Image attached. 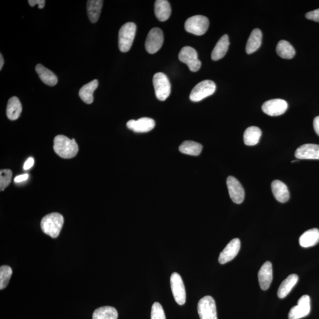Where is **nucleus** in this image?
<instances>
[{"mask_svg": "<svg viewBox=\"0 0 319 319\" xmlns=\"http://www.w3.org/2000/svg\"><path fill=\"white\" fill-rule=\"evenodd\" d=\"M155 94L158 99L164 101L169 97L171 92V85L166 75L161 72L156 73L153 80Z\"/></svg>", "mask_w": 319, "mask_h": 319, "instance_id": "423d86ee", "label": "nucleus"}, {"mask_svg": "<svg viewBox=\"0 0 319 319\" xmlns=\"http://www.w3.org/2000/svg\"><path fill=\"white\" fill-rule=\"evenodd\" d=\"M273 278V271L271 262H266L262 266L259 272V281L263 291L268 289Z\"/></svg>", "mask_w": 319, "mask_h": 319, "instance_id": "f3484780", "label": "nucleus"}, {"mask_svg": "<svg viewBox=\"0 0 319 319\" xmlns=\"http://www.w3.org/2000/svg\"><path fill=\"white\" fill-rule=\"evenodd\" d=\"M63 223L64 219L62 214L55 213L43 217L40 226L43 233L55 239L59 236Z\"/></svg>", "mask_w": 319, "mask_h": 319, "instance_id": "f03ea898", "label": "nucleus"}, {"mask_svg": "<svg viewBox=\"0 0 319 319\" xmlns=\"http://www.w3.org/2000/svg\"><path fill=\"white\" fill-rule=\"evenodd\" d=\"M311 306L310 298L308 295H304L300 298L297 305L292 307L289 313V319H300L308 316Z\"/></svg>", "mask_w": 319, "mask_h": 319, "instance_id": "9b49d317", "label": "nucleus"}, {"mask_svg": "<svg viewBox=\"0 0 319 319\" xmlns=\"http://www.w3.org/2000/svg\"><path fill=\"white\" fill-rule=\"evenodd\" d=\"M13 271L10 266H2L0 267V289L5 288L9 283Z\"/></svg>", "mask_w": 319, "mask_h": 319, "instance_id": "2f4dec72", "label": "nucleus"}, {"mask_svg": "<svg viewBox=\"0 0 319 319\" xmlns=\"http://www.w3.org/2000/svg\"><path fill=\"white\" fill-rule=\"evenodd\" d=\"M295 157L299 160H319V145L303 144L295 151Z\"/></svg>", "mask_w": 319, "mask_h": 319, "instance_id": "dca6fc26", "label": "nucleus"}, {"mask_svg": "<svg viewBox=\"0 0 319 319\" xmlns=\"http://www.w3.org/2000/svg\"><path fill=\"white\" fill-rule=\"evenodd\" d=\"M227 184L230 198L234 203L240 204L245 198V191L240 183L233 176H229Z\"/></svg>", "mask_w": 319, "mask_h": 319, "instance_id": "f8f14e48", "label": "nucleus"}, {"mask_svg": "<svg viewBox=\"0 0 319 319\" xmlns=\"http://www.w3.org/2000/svg\"><path fill=\"white\" fill-rule=\"evenodd\" d=\"M179 150L185 155L197 156L202 152V146L195 141H186L180 146Z\"/></svg>", "mask_w": 319, "mask_h": 319, "instance_id": "7c9ffc66", "label": "nucleus"}, {"mask_svg": "<svg viewBox=\"0 0 319 319\" xmlns=\"http://www.w3.org/2000/svg\"><path fill=\"white\" fill-rule=\"evenodd\" d=\"M34 163V161L33 158H28L27 160L25 162L23 168H24V169L26 170H28L29 169H30L31 167H33Z\"/></svg>", "mask_w": 319, "mask_h": 319, "instance_id": "e433bc0d", "label": "nucleus"}, {"mask_svg": "<svg viewBox=\"0 0 319 319\" xmlns=\"http://www.w3.org/2000/svg\"><path fill=\"white\" fill-rule=\"evenodd\" d=\"M151 319H166L163 307L159 303L156 302L153 304Z\"/></svg>", "mask_w": 319, "mask_h": 319, "instance_id": "72a5a7b5", "label": "nucleus"}, {"mask_svg": "<svg viewBox=\"0 0 319 319\" xmlns=\"http://www.w3.org/2000/svg\"><path fill=\"white\" fill-rule=\"evenodd\" d=\"M93 319H117L118 312L114 307H101L96 309L93 313Z\"/></svg>", "mask_w": 319, "mask_h": 319, "instance_id": "c756f323", "label": "nucleus"}, {"mask_svg": "<svg viewBox=\"0 0 319 319\" xmlns=\"http://www.w3.org/2000/svg\"><path fill=\"white\" fill-rule=\"evenodd\" d=\"M295 161H298V160H295L292 161V163H294Z\"/></svg>", "mask_w": 319, "mask_h": 319, "instance_id": "a19ab883", "label": "nucleus"}, {"mask_svg": "<svg viewBox=\"0 0 319 319\" xmlns=\"http://www.w3.org/2000/svg\"><path fill=\"white\" fill-rule=\"evenodd\" d=\"M271 189L275 198L278 202L286 203L289 201L290 193L288 187L283 182L275 180L272 182Z\"/></svg>", "mask_w": 319, "mask_h": 319, "instance_id": "a211bd4d", "label": "nucleus"}, {"mask_svg": "<svg viewBox=\"0 0 319 319\" xmlns=\"http://www.w3.org/2000/svg\"><path fill=\"white\" fill-rule=\"evenodd\" d=\"M28 2L31 7H34L36 4L39 5L40 9L44 8L46 2L45 0H28Z\"/></svg>", "mask_w": 319, "mask_h": 319, "instance_id": "c9c22d12", "label": "nucleus"}, {"mask_svg": "<svg viewBox=\"0 0 319 319\" xmlns=\"http://www.w3.org/2000/svg\"><path fill=\"white\" fill-rule=\"evenodd\" d=\"M288 108V104L285 100L274 99L266 101L263 104L262 110L269 116H279L285 113Z\"/></svg>", "mask_w": 319, "mask_h": 319, "instance_id": "ddd939ff", "label": "nucleus"}, {"mask_svg": "<svg viewBox=\"0 0 319 319\" xmlns=\"http://www.w3.org/2000/svg\"><path fill=\"white\" fill-rule=\"evenodd\" d=\"M198 311L201 319H217L215 301L210 295L199 300Z\"/></svg>", "mask_w": 319, "mask_h": 319, "instance_id": "6e6552de", "label": "nucleus"}, {"mask_svg": "<svg viewBox=\"0 0 319 319\" xmlns=\"http://www.w3.org/2000/svg\"><path fill=\"white\" fill-rule=\"evenodd\" d=\"M210 22L207 17L198 15L188 18L185 22L186 31L196 36H202L207 31Z\"/></svg>", "mask_w": 319, "mask_h": 319, "instance_id": "20e7f679", "label": "nucleus"}, {"mask_svg": "<svg viewBox=\"0 0 319 319\" xmlns=\"http://www.w3.org/2000/svg\"><path fill=\"white\" fill-rule=\"evenodd\" d=\"M240 241L239 239H235L226 246L223 250L220 252L219 257V262L221 265L227 263L233 260L239 251Z\"/></svg>", "mask_w": 319, "mask_h": 319, "instance_id": "4468645a", "label": "nucleus"}, {"mask_svg": "<svg viewBox=\"0 0 319 319\" xmlns=\"http://www.w3.org/2000/svg\"><path fill=\"white\" fill-rule=\"evenodd\" d=\"M215 83L211 80L202 81L194 87L190 94V100L193 102H199L210 97L216 91Z\"/></svg>", "mask_w": 319, "mask_h": 319, "instance_id": "39448f33", "label": "nucleus"}, {"mask_svg": "<svg viewBox=\"0 0 319 319\" xmlns=\"http://www.w3.org/2000/svg\"><path fill=\"white\" fill-rule=\"evenodd\" d=\"M36 71L39 75L40 80L46 85L51 86L56 85L57 83V78L53 72L43 66L42 64H38L36 66Z\"/></svg>", "mask_w": 319, "mask_h": 319, "instance_id": "393cba45", "label": "nucleus"}, {"mask_svg": "<svg viewBox=\"0 0 319 319\" xmlns=\"http://www.w3.org/2000/svg\"><path fill=\"white\" fill-rule=\"evenodd\" d=\"M319 242V230L313 228L304 233L300 237L299 243L303 248L315 246Z\"/></svg>", "mask_w": 319, "mask_h": 319, "instance_id": "412c9836", "label": "nucleus"}, {"mask_svg": "<svg viewBox=\"0 0 319 319\" xmlns=\"http://www.w3.org/2000/svg\"><path fill=\"white\" fill-rule=\"evenodd\" d=\"M277 53L281 58L286 59H291L295 54V49L291 43L286 40H280L278 42L276 48Z\"/></svg>", "mask_w": 319, "mask_h": 319, "instance_id": "c85d7f7f", "label": "nucleus"}, {"mask_svg": "<svg viewBox=\"0 0 319 319\" xmlns=\"http://www.w3.org/2000/svg\"><path fill=\"white\" fill-rule=\"evenodd\" d=\"M22 111V106L19 98L16 97H13L8 101L6 114L9 120H16L20 117Z\"/></svg>", "mask_w": 319, "mask_h": 319, "instance_id": "bb28decb", "label": "nucleus"}, {"mask_svg": "<svg viewBox=\"0 0 319 319\" xmlns=\"http://www.w3.org/2000/svg\"><path fill=\"white\" fill-rule=\"evenodd\" d=\"M262 134L260 128L255 126L248 127L243 134V141L246 146H255L259 143Z\"/></svg>", "mask_w": 319, "mask_h": 319, "instance_id": "cd10ccee", "label": "nucleus"}, {"mask_svg": "<svg viewBox=\"0 0 319 319\" xmlns=\"http://www.w3.org/2000/svg\"><path fill=\"white\" fill-rule=\"evenodd\" d=\"M179 59L182 62L186 64L191 72L198 71L201 67L202 63L198 59V53L190 46H185L181 49Z\"/></svg>", "mask_w": 319, "mask_h": 319, "instance_id": "0eeeda50", "label": "nucleus"}, {"mask_svg": "<svg viewBox=\"0 0 319 319\" xmlns=\"http://www.w3.org/2000/svg\"><path fill=\"white\" fill-rule=\"evenodd\" d=\"M13 173L9 169L1 170L0 172V188L1 191H4L8 186L11 181Z\"/></svg>", "mask_w": 319, "mask_h": 319, "instance_id": "473e14b6", "label": "nucleus"}, {"mask_svg": "<svg viewBox=\"0 0 319 319\" xmlns=\"http://www.w3.org/2000/svg\"><path fill=\"white\" fill-rule=\"evenodd\" d=\"M98 86V81L97 80H93L86 85L83 86L80 88L79 95L81 100L84 103L88 104H91L94 101V97L93 94Z\"/></svg>", "mask_w": 319, "mask_h": 319, "instance_id": "b1692460", "label": "nucleus"}, {"mask_svg": "<svg viewBox=\"0 0 319 319\" xmlns=\"http://www.w3.org/2000/svg\"><path fill=\"white\" fill-rule=\"evenodd\" d=\"M306 19L319 23V9L310 11L306 14Z\"/></svg>", "mask_w": 319, "mask_h": 319, "instance_id": "f704fd0d", "label": "nucleus"}, {"mask_svg": "<svg viewBox=\"0 0 319 319\" xmlns=\"http://www.w3.org/2000/svg\"><path fill=\"white\" fill-rule=\"evenodd\" d=\"M28 178V175L27 174H24V175H19L16 177L15 179H14V182L16 183L24 182L26 181V180H27Z\"/></svg>", "mask_w": 319, "mask_h": 319, "instance_id": "4c0bfd02", "label": "nucleus"}, {"mask_svg": "<svg viewBox=\"0 0 319 319\" xmlns=\"http://www.w3.org/2000/svg\"><path fill=\"white\" fill-rule=\"evenodd\" d=\"M229 46H230V40L227 34H225L218 40L213 49L211 54V58L214 61L219 60L222 59L227 53Z\"/></svg>", "mask_w": 319, "mask_h": 319, "instance_id": "6ab92c4d", "label": "nucleus"}, {"mask_svg": "<svg viewBox=\"0 0 319 319\" xmlns=\"http://www.w3.org/2000/svg\"><path fill=\"white\" fill-rule=\"evenodd\" d=\"M262 32L259 28H255L249 37L246 46V52L248 54L253 53L260 48L262 42Z\"/></svg>", "mask_w": 319, "mask_h": 319, "instance_id": "4be33fe9", "label": "nucleus"}, {"mask_svg": "<svg viewBox=\"0 0 319 319\" xmlns=\"http://www.w3.org/2000/svg\"><path fill=\"white\" fill-rule=\"evenodd\" d=\"M155 13L160 21H166L169 19L172 13L169 2L166 0H157L155 4Z\"/></svg>", "mask_w": 319, "mask_h": 319, "instance_id": "aec40b11", "label": "nucleus"}, {"mask_svg": "<svg viewBox=\"0 0 319 319\" xmlns=\"http://www.w3.org/2000/svg\"><path fill=\"white\" fill-rule=\"evenodd\" d=\"M103 2L102 0H89L87 1V11L91 23H95L99 19Z\"/></svg>", "mask_w": 319, "mask_h": 319, "instance_id": "a878e982", "label": "nucleus"}, {"mask_svg": "<svg viewBox=\"0 0 319 319\" xmlns=\"http://www.w3.org/2000/svg\"><path fill=\"white\" fill-rule=\"evenodd\" d=\"M4 65V59L3 57H2V55L1 53L0 54V70H1L2 66H3Z\"/></svg>", "mask_w": 319, "mask_h": 319, "instance_id": "ea45409f", "label": "nucleus"}, {"mask_svg": "<svg viewBox=\"0 0 319 319\" xmlns=\"http://www.w3.org/2000/svg\"><path fill=\"white\" fill-rule=\"evenodd\" d=\"M135 23L129 22L124 25L119 31L118 46L122 52H127L131 49L136 33Z\"/></svg>", "mask_w": 319, "mask_h": 319, "instance_id": "7ed1b4c3", "label": "nucleus"}, {"mask_svg": "<svg viewBox=\"0 0 319 319\" xmlns=\"http://www.w3.org/2000/svg\"><path fill=\"white\" fill-rule=\"evenodd\" d=\"M127 127L135 133H147L155 127V121L152 118L143 117L128 121Z\"/></svg>", "mask_w": 319, "mask_h": 319, "instance_id": "2eb2a0df", "label": "nucleus"}, {"mask_svg": "<svg viewBox=\"0 0 319 319\" xmlns=\"http://www.w3.org/2000/svg\"><path fill=\"white\" fill-rule=\"evenodd\" d=\"M313 127H314L315 131L319 136V116L316 117L313 121Z\"/></svg>", "mask_w": 319, "mask_h": 319, "instance_id": "58836bf2", "label": "nucleus"}, {"mask_svg": "<svg viewBox=\"0 0 319 319\" xmlns=\"http://www.w3.org/2000/svg\"><path fill=\"white\" fill-rule=\"evenodd\" d=\"M298 277L297 274L290 275L284 280L278 288L277 292L278 297L280 298H285L290 293L292 290L297 284Z\"/></svg>", "mask_w": 319, "mask_h": 319, "instance_id": "5701e85b", "label": "nucleus"}, {"mask_svg": "<svg viewBox=\"0 0 319 319\" xmlns=\"http://www.w3.org/2000/svg\"><path fill=\"white\" fill-rule=\"evenodd\" d=\"M53 149L57 155L63 159H72L76 156L79 147L74 139L65 135H58L54 139Z\"/></svg>", "mask_w": 319, "mask_h": 319, "instance_id": "f257e3e1", "label": "nucleus"}, {"mask_svg": "<svg viewBox=\"0 0 319 319\" xmlns=\"http://www.w3.org/2000/svg\"><path fill=\"white\" fill-rule=\"evenodd\" d=\"M164 36L160 28L155 27L152 29L148 34L145 48L148 53L155 54L158 52L163 44Z\"/></svg>", "mask_w": 319, "mask_h": 319, "instance_id": "1a4fd4ad", "label": "nucleus"}, {"mask_svg": "<svg viewBox=\"0 0 319 319\" xmlns=\"http://www.w3.org/2000/svg\"><path fill=\"white\" fill-rule=\"evenodd\" d=\"M170 286L176 303L179 305H184L186 298L185 287L181 275L177 272H173L171 275Z\"/></svg>", "mask_w": 319, "mask_h": 319, "instance_id": "9d476101", "label": "nucleus"}]
</instances>
